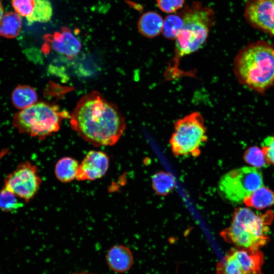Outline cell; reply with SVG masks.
Listing matches in <instances>:
<instances>
[{"mask_svg":"<svg viewBox=\"0 0 274 274\" xmlns=\"http://www.w3.org/2000/svg\"><path fill=\"white\" fill-rule=\"evenodd\" d=\"M72 128L94 146L116 144L126 128L125 119L117 107L99 92L84 95L72 112Z\"/></svg>","mask_w":274,"mask_h":274,"instance_id":"cell-1","label":"cell"},{"mask_svg":"<svg viewBox=\"0 0 274 274\" xmlns=\"http://www.w3.org/2000/svg\"><path fill=\"white\" fill-rule=\"evenodd\" d=\"M233 71L244 86L265 92L274 85V45L258 41L243 47L235 57Z\"/></svg>","mask_w":274,"mask_h":274,"instance_id":"cell-2","label":"cell"},{"mask_svg":"<svg viewBox=\"0 0 274 274\" xmlns=\"http://www.w3.org/2000/svg\"><path fill=\"white\" fill-rule=\"evenodd\" d=\"M274 214L268 210L256 213L247 208L235 209L230 226L220 232L224 240L239 248L257 250L269 241L270 225Z\"/></svg>","mask_w":274,"mask_h":274,"instance_id":"cell-3","label":"cell"},{"mask_svg":"<svg viewBox=\"0 0 274 274\" xmlns=\"http://www.w3.org/2000/svg\"><path fill=\"white\" fill-rule=\"evenodd\" d=\"M214 12L201 3L186 6L180 15L184 26L176 39V57L179 59L199 49L206 42L214 22Z\"/></svg>","mask_w":274,"mask_h":274,"instance_id":"cell-4","label":"cell"},{"mask_svg":"<svg viewBox=\"0 0 274 274\" xmlns=\"http://www.w3.org/2000/svg\"><path fill=\"white\" fill-rule=\"evenodd\" d=\"M68 116L55 105L40 102L16 113L12 124L20 133L44 140L57 132Z\"/></svg>","mask_w":274,"mask_h":274,"instance_id":"cell-5","label":"cell"},{"mask_svg":"<svg viewBox=\"0 0 274 274\" xmlns=\"http://www.w3.org/2000/svg\"><path fill=\"white\" fill-rule=\"evenodd\" d=\"M169 143L175 156H191L196 157L207 141L204 120L198 112H192L177 120Z\"/></svg>","mask_w":274,"mask_h":274,"instance_id":"cell-6","label":"cell"},{"mask_svg":"<svg viewBox=\"0 0 274 274\" xmlns=\"http://www.w3.org/2000/svg\"><path fill=\"white\" fill-rule=\"evenodd\" d=\"M263 186L261 172L252 166L230 170L222 176L218 182L221 196L233 203H241L253 192Z\"/></svg>","mask_w":274,"mask_h":274,"instance_id":"cell-7","label":"cell"},{"mask_svg":"<svg viewBox=\"0 0 274 274\" xmlns=\"http://www.w3.org/2000/svg\"><path fill=\"white\" fill-rule=\"evenodd\" d=\"M38 172L37 167L31 162H21L5 178L3 187L28 202L38 193L42 184Z\"/></svg>","mask_w":274,"mask_h":274,"instance_id":"cell-8","label":"cell"},{"mask_svg":"<svg viewBox=\"0 0 274 274\" xmlns=\"http://www.w3.org/2000/svg\"><path fill=\"white\" fill-rule=\"evenodd\" d=\"M264 255L260 250L233 248L220 261L217 274H262Z\"/></svg>","mask_w":274,"mask_h":274,"instance_id":"cell-9","label":"cell"},{"mask_svg":"<svg viewBox=\"0 0 274 274\" xmlns=\"http://www.w3.org/2000/svg\"><path fill=\"white\" fill-rule=\"evenodd\" d=\"M244 16L251 26L274 37V0H248Z\"/></svg>","mask_w":274,"mask_h":274,"instance_id":"cell-10","label":"cell"},{"mask_svg":"<svg viewBox=\"0 0 274 274\" xmlns=\"http://www.w3.org/2000/svg\"><path fill=\"white\" fill-rule=\"evenodd\" d=\"M109 164V157L106 153L99 150L90 151L79 164L76 179L91 181L100 179L107 173Z\"/></svg>","mask_w":274,"mask_h":274,"instance_id":"cell-11","label":"cell"},{"mask_svg":"<svg viewBox=\"0 0 274 274\" xmlns=\"http://www.w3.org/2000/svg\"><path fill=\"white\" fill-rule=\"evenodd\" d=\"M45 40L52 49L69 58L77 55L81 48L80 41L66 27L53 34L46 35Z\"/></svg>","mask_w":274,"mask_h":274,"instance_id":"cell-12","label":"cell"},{"mask_svg":"<svg viewBox=\"0 0 274 274\" xmlns=\"http://www.w3.org/2000/svg\"><path fill=\"white\" fill-rule=\"evenodd\" d=\"M109 268L117 273L128 271L132 266L134 258L131 250L126 246L116 245L111 247L106 255Z\"/></svg>","mask_w":274,"mask_h":274,"instance_id":"cell-13","label":"cell"},{"mask_svg":"<svg viewBox=\"0 0 274 274\" xmlns=\"http://www.w3.org/2000/svg\"><path fill=\"white\" fill-rule=\"evenodd\" d=\"M163 24V18L158 13L149 11L140 17L138 28L142 36L147 38H153L162 32Z\"/></svg>","mask_w":274,"mask_h":274,"instance_id":"cell-14","label":"cell"},{"mask_svg":"<svg viewBox=\"0 0 274 274\" xmlns=\"http://www.w3.org/2000/svg\"><path fill=\"white\" fill-rule=\"evenodd\" d=\"M79 163L68 156L60 158L56 162L54 173L56 178L61 182L68 183L76 179Z\"/></svg>","mask_w":274,"mask_h":274,"instance_id":"cell-15","label":"cell"},{"mask_svg":"<svg viewBox=\"0 0 274 274\" xmlns=\"http://www.w3.org/2000/svg\"><path fill=\"white\" fill-rule=\"evenodd\" d=\"M243 202L249 207L263 209L274 204V191L262 186L246 198Z\"/></svg>","mask_w":274,"mask_h":274,"instance_id":"cell-16","label":"cell"},{"mask_svg":"<svg viewBox=\"0 0 274 274\" xmlns=\"http://www.w3.org/2000/svg\"><path fill=\"white\" fill-rule=\"evenodd\" d=\"M38 94L35 89L27 85H19L12 93V101L17 109L23 110L37 103Z\"/></svg>","mask_w":274,"mask_h":274,"instance_id":"cell-17","label":"cell"},{"mask_svg":"<svg viewBox=\"0 0 274 274\" xmlns=\"http://www.w3.org/2000/svg\"><path fill=\"white\" fill-rule=\"evenodd\" d=\"M22 27V20L17 13L9 12L2 17L0 22V36L8 39L16 37Z\"/></svg>","mask_w":274,"mask_h":274,"instance_id":"cell-18","label":"cell"},{"mask_svg":"<svg viewBox=\"0 0 274 274\" xmlns=\"http://www.w3.org/2000/svg\"><path fill=\"white\" fill-rule=\"evenodd\" d=\"M152 188L156 194L166 196L175 188L176 182L174 176L169 173L159 171L152 177Z\"/></svg>","mask_w":274,"mask_h":274,"instance_id":"cell-19","label":"cell"},{"mask_svg":"<svg viewBox=\"0 0 274 274\" xmlns=\"http://www.w3.org/2000/svg\"><path fill=\"white\" fill-rule=\"evenodd\" d=\"M53 15V8L48 0H35L32 14L26 17L29 24L35 22H47Z\"/></svg>","mask_w":274,"mask_h":274,"instance_id":"cell-20","label":"cell"},{"mask_svg":"<svg viewBox=\"0 0 274 274\" xmlns=\"http://www.w3.org/2000/svg\"><path fill=\"white\" fill-rule=\"evenodd\" d=\"M183 26L184 21L180 15H168L163 20L162 34L166 39L176 40Z\"/></svg>","mask_w":274,"mask_h":274,"instance_id":"cell-21","label":"cell"},{"mask_svg":"<svg viewBox=\"0 0 274 274\" xmlns=\"http://www.w3.org/2000/svg\"><path fill=\"white\" fill-rule=\"evenodd\" d=\"M17 196L4 187L0 190V210L6 213H14L23 206Z\"/></svg>","mask_w":274,"mask_h":274,"instance_id":"cell-22","label":"cell"},{"mask_svg":"<svg viewBox=\"0 0 274 274\" xmlns=\"http://www.w3.org/2000/svg\"><path fill=\"white\" fill-rule=\"evenodd\" d=\"M243 158L247 164L256 168L266 167L269 164L262 149L256 146L247 149Z\"/></svg>","mask_w":274,"mask_h":274,"instance_id":"cell-23","label":"cell"},{"mask_svg":"<svg viewBox=\"0 0 274 274\" xmlns=\"http://www.w3.org/2000/svg\"><path fill=\"white\" fill-rule=\"evenodd\" d=\"M12 5L16 12L20 16L27 17L33 10L35 0H12Z\"/></svg>","mask_w":274,"mask_h":274,"instance_id":"cell-24","label":"cell"},{"mask_svg":"<svg viewBox=\"0 0 274 274\" xmlns=\"http://www.w3.org/2000/svg\"><path fill=\"white\" fill-rule=\"evenodd\" d=\"M159 8L166 13H172L181 9L184 0H156Z\"/></svg>","mask_w":274,"mask_h":274,"instance_id":"cell-25","label":"cell"},{"mask_svg":"<svg viewBox=\"0 0 274 274\" xmlns=\"http://www.w3.org/2000/svg\"><path fill=\"white\" fill-rule=\"evenodd\" d=\"M261 149L268 163L274 165V135L268 136L263 141Z\"/></svg>","mask_w":274,"mask_h":274,"instance_id":"cell-26","label":"cell"},{"mask_svg":"<svg viewBox=\"0 0 274 274\" xmlns=\"http://www.w3.org/2000/svg\"><path fill=\"white\" fill-rule=\"evenodd\" d=\"M3 14H4V9H3V7L2 4V3L0 1V22L1 21L2 17L4 16Z\"/></svg>","mask_w":274,"mask_h":274,"instance_id":"cell-27","label":"cell"},{"mask_svg":"<svg viewBox=\"0 0 274 274\" xmlns=\"http://www.w3.org/2000/svg\"><path fill=\"white\" fill-rule=\"evenodd\" d=\"M71 274H95L94 273L89 272L88 271H82L81 272H74Z\"/></svg>","mask_w":274,"mask_h":274,"instance_id":"cell-28","label":"cell"}]
</instances>
